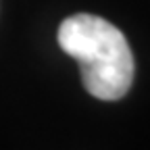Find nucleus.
I'll use <instances>...</instances> for the list:
<instances>
[{
    "instance_id": "nucleus-1",
    "label": "nucleus",
    "mask_w": 150,
    "mask_h": 150,
    "mask_svg": "<svg viewBox=\"0 0 150 150\" xmlns=\"http://www.w3.org/2000/svg\"><path fill=\"white\" fill-rule=\"evenodd\" d=\"M63 52L81 67L86 90L98 100H119L134 81V54L121 29L98 15L77 13L59 27Z\"/></svg>"
}]
</instances>
